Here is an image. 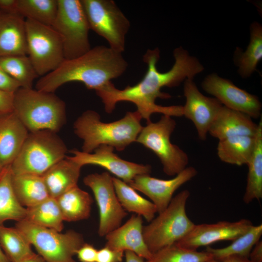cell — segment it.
<instances>
[{
    "label": "cell",
    "instance_id": "6da1fadb",
    "mask_svg": "<svg viewBox=\"0 0 262 262\" xmlns=\"http://www.w3.org/2000/svg\"><path fill=\"white\" fill-rule=\"evenodd\" d=\"M175 63L172 68L165 72H161L157 68L160 57L158 48L148 49L143 56L147 69L143 78L137 84L127 86L123 89L116 88L110 82L96 91L101 98L106 113H111L120 101H129L135 105L137 111L147 123L151 121L154 113H160L170 116H183L181 105L164 106L158 105L157 98L168 99L171 96L161 92L164 87H173L180 85L186 79H192L204 70V66L195 57L182 47L176 48L173 51Z\"/></svg>",
    "mask_w": 262,
    "mask_h": 262
},
{
    "label": "cell",
    "instance_id": "7a4b0ae2",
    "mask_svg": "<svg viewBox=\"0 0 262 262\" xmlns=\"http://www.w3.org/2000/svg\"><path fill=\"white\" fill-rule=\"evenodd\" d=\"M128 65L122 53L98 46L78 57L64 60L55 70L41 77L35 89L54 93L63 84L79 82L97 91L121 76Z\"/></svg>",
    "mask_w": 262,
    "mask_h": 262
},
{
    "label": "cell",
    "instance_id": "3957f363",
    "mask_svg": "<svg viewBox=\"0 0 262 262\" xmlns=\"http://www.w3.org/2000/svg\"><path fill=\"white\" fill-rule=\"evenodd\" d=\"M142 117L137 111L128 112L118 120L103 122L96 111H84L73 124L75 134L82 140V151L92 153L102 145L123 151L136 139L143 128Z\"/></svg>",
    "mask_w": 262,
    "mask_h": 262
},
{
    "label": "cell",
    "instance_id": "277c9868",
    "mask_svg": "<svg viewBox=\"0 0 262 262\" xmlns=\"http://www.w3.org/2000/svg\"><path fill=\"white\" fill-rule=\"evenodd\" d=\"M13 111L29 132L57 133L66 122L65 102L54 93L20 87L14 95Z\"/></svg>",
    "mask_w": 262,
    "mask_h": 262
},
{
    "label": "cell",
    "instance_id": "5b68a950",
    "mask_svg": "<svg viewBox=\"0 0 262 262\" xmlns=\"http://www.w3.org/2000/svg\"><path fill=\"white\" fill-rule=\"evenodd\" d=\"M190 195L184 190L172 199L167 208L143 227L145 243L153 254L182 239L195 224L188 217L186 205Z\"/></svg>",
    "mask_w": 262,
    "mask_h": 262
},
{
    "label": "cell",
    "instance_id": "8992f818",
    "mask_svg": "<svg viewBox=\"0 0 262 262\" xmlns=\"http://www.w3.org/2000/svg\"><path fill=\"white\" fill-rule=\"evenodd\" d=\"M67 151L66 144L56 132L49 130L29 132L11 164L12 173L42 176L66 158Z\"/></svg>",
    "mask_w": 262,
    "mask_h": 262
},
{
    "label": "cell",
    "instance_id": "52a82bcc",
    "mask_svg": "<svg viewBox=\"0 0 262 262\" xmlns=\"http://www.w3.org/2000/svg\"><path fill=\"white\" fill-rule=\"evenodd\" d=\"M46 262H76L74 256L85 243L82 234L74 230L65 233L25 220L16 227Z\"/></svg>",
    "mask_w": 262,
    "mask_h": 262
},
{
    "label": "cell",
    "instance_id": "ba28073f",
    "mask_svg": "<svg viewBox=\"0 0 262 262\" xmlns=\"http://www.w3.org/2000/svg\"><path fill=\"white\" fill-rule=\"evenodd\" d=\"M176 126V121L171 116L163 115L157 122L147 123L136 140L157 155L164 173L169 176L181 172L189 163L187 153L170 141Z\"/></svg>",
    "mask_w": 262,
    "mask_h": 262
},
{
    "label": "cell",
    "instance_id": "9c48e42d",
    "mask_svg": "<svg viewBox=\"0 0 262 262\" xmlns=\"http://www.w3.org/2000/svg\"><path fill=\"white\" fill-rule=\"evenodd\" d=\"M51 27L61 39L65 60L78 57L91 49L90 29L81 0H58Z\"/></svg>",
    "mask_w": 262,
    "mask_h": 262
},
{
    "label": "cell",
    "instance_id": "30bf717a",
    "mask_svg": "<svg viewBox=\"0 0 262 262\" xmlns=\"http://www.w3.org/2000/svg\"><path fill=\"white\" fill-rule=\"evenodd\" d=\"M90 30L104 38L109 48L123 53L130 27L128 18L113 0H81Z\"/></svg>",
    "mask_w": 262,
    "mask_h": 262
},
{
    "label": "cell",
    "instance_id": "8fae6325",
    "mask_svg": "<svg viewBox=\"0 0 262 262\" xmlns=\"http://www.w3.org/2000/svg\"><path fill=\"white\" fill-rule=\"evenodd\" d=\"M27 56L38 76L57 68L65 60L61 39L50 26L25 19Z\"/></svg>",
    "mask_w": 262,
    "mask_h": 262
},
{
    "label": "cell",
    "instance_id": "7c38bea8",
    "mask_svg": "<svg viewBox=\"0 0 262 262\" xmlns=\"http://www.w3.org/2000/svg\"><path fill=\"white\" fill-rule=\"evenodd\" d=\"M83 182L93 193L99 213L98 234L105 237L121 225L128 213L118 200L109 173L89 174Z\"/></svg>",
    "mask_w": 262,
    "mask_h": 262
},
{
    "label": "cell",
    "instance_id": "4fadbf2b",
    "mask_svg": "<svg viewBox=\"0 0 262 262\" xmlns=\"http://www.w3.org/2000/svg\"><path fill=\"white\" fill-rule=\"evenodd\" d=\"M201 86L229 109L245 113L252 118L261 116L262 105L258 97L237 87L229 80L212 73L206 77Z\"/></svg>",
    "mask_w": 262,
    "mask_h": 262
},
{
    "label": "cell",
    "instance_id": "5bb4252c",
    "mask_svg": "<svg viewBox=\"0 0 262 262\" xmlns=\"http://www.w3.org/2000/svg\"><path fill=\"white\" fill-rule=\"evenodd\" d=\"M114 150L113 147L107 145L100 146L89 153L72 149L70 152L73 155L68 157L82 166L88 164L102 167L128 184L138 175L150 174V165L123 160Z\"/></svg>",
    "mask_w": 262,
    "mask_h": 262
},
{
    "label": "cell",
    "instance_id": "9a60e30c",
    "mask_svg": "<svg viewBox=\"0 0 262 262\" xmlns=\"http://www.w3.org/2000/svg\"><path fill=\"white\" fill-rule=\"evenodd\" d=\"M183 93L185 103L182 106L183 115L193 123L199 139L205 140L212 124L223 105L216 98L203 95L192 79L184 81Z\"/></svg>",
    "mask_w": 262,
    "mask_h": 262
},
{
    "label": "cell",
    "instance_id": "2e32d148",
    "mask_svg": "<svg viewBox=\"0 0 262 262\" xmlns=\"http://www.w3.org/2000/svg\"><path fill=\"white\" fill-rule=\"evenodd\" d=\"M253 225L246 219L235 222L221 221L213 224L194 226L191 230L176 244L191 249L209 246L219 241H233L246 232Z\"/></svg>",
    "mask_w": 262,
    "mask_h": 262
},
{
    "label": "cell",
    "instance_id": "e0dca14e",
    "mask_svg": "<svg viewBox=\"0 0 262 262\" xmlns=\"http://www.w3.org/2000/svg\"><path fill=\"white\" fill-rule=\"evenodd\" d=\"M197 174L196 169L188 166L172 179L163 180L150 174L135 177L128 184L147 196L155 205L157 213L164 210L169 204L175 191Z\"/></svg>",
    "mask_w": 262,
    "mask_h": 262
},
{
    "label": "cell",
    "instance_id": "ac0fdd59",
    "mask_svg": "<svg viewBox=\"0 0 262 262\" xmlns=\"http://www.w3.org/2000/svg\"><path fill=\"white\" fill-rule=\"evenodd\" d=\"M142 217L132 214L123 224L105 236V246L122 251H130L147 261L152 254L147 248L143 234Z\"/></svg>",
    "mask_w": 262,
    "mask_h": 262
},
{
    "label": "cell",
    "instance_id": "d6986e66",
    "mask_svg": "<svg viewBox=\"0 0 262 262\" xmlns=\"http://www.w3.org/2000/svg\"><path fill=\"white\" fill-rule=\"evenodd\" d=\"M27 55L25 18L0 10V56Z\"/></svg>",
    "mask_w": 262,
    "mask_h": 262
},
{
    "label": "cell",
    "instance_id": "ffe728a7",
    "mask_svg": "<svg viewBox=\"0 0 262 262\" xmlns=\"http://www.w3.org/2000/svg\"><path fill=\"white\" fill-rule=\"evenodd\" d=\"M29 131L13 111L0 114V164H11Z\"/></svg>",
    "mask_w": 262,
    "mask_h": 262
},
{
    "label": "cell",
    "instance_id": "44dd1931",
    "mask_svg": "<svg viewBox=\"0 0 262 262\" xmlns=\"http://www.w3.org/2000/svg\"><path fill=\"white\" fill-rule=\"evenodd\" d=\"M252 119L245 113L223 106L208 133L219 141L236 136L254 137L258 124Z\"/></svg>",
    "mask_w": 262,
    "mask_h": 262
},
{
    "label": "cell",
    "instance_id": "7402d4cb",
    "mask_svg": "<svg viewBox=\"0 0 262 262\" xmlns=\"http://www.w3.org/2000/svg\"><path fill=\"white\" fill-rule=\"evenodd\" d=\"M82 167L66 156L49 168L42 176L50 196L56 198L78 185Z\"/></svg>",
    "mask_w": 262,
    "mask_h": 262
},
{
    "label": "cell",
    "instance_id": "603a6c76",
    "mask_svg": "<svg viewBox=\"0 0 262 262\" xmlns=\"http://www.w3.org/2000/svg\"><path fill=\"white\" fill-rule=\"evenodd\" d=\"M12 183L17 199L26 208L36 205L50 197L42 176L12 174Z\"/></svg>",
    "mask_w": 262,
    "mask_h": 262
},
{
    "label": "cell",
    "instance_id": "cb8c5ba5",
    "mask_svg": "<svg viewBox=\"0 0 262 262\" xmlns=\"http://www.w3.org/2000/svg\"><path fill=\"white\" fill-rule=\"evenodd\" d=\"M56 199L64 221L76 222L89 217L93 199L88 193L78 185Z\"/></svg>",
    "mask_w": 262,
    "mask_h": 262
},
{
    "label": "cell",
    "instance_id": "d4e9b609",
    "mask_svg": "<svg viewBox=\"0 0 262 262\" xmlns=\"http://www.w3.org/2000/svg\"><path fill=\"white\" fill-rule=\"evenodd\" d=\"M11 164L0 171V225L8 220L19 222L25 219L26 208L17 199L12 183Z\"/></svg>",
    "mask_w": 262,
    "mask_h": 262
},
{
    "label": "cell",
    "instance_id": "484cf974",
    "mask_svg": "<svg viewBox=\"0 0 262 262\" xmlns=\"http://www.w3.org/2000/svg\"><path fill=\"white\" fill-rule=\"evenodd\" d=\"M250 38L245 52L236 48L234 53V62L238 67V72L242 78L250 76L256 70L258 63L262 58V26L254 22L250 27Z\"/></svg>",
    "mask_w": 262,
    "mask_h": 262
},
{
    "label": "cell",
    "instance_id": "4316f807",
    "mask_svg": "<svg viewBox=\"0 0 262 262\" xmlns=\"http://www.w3.org/2000/svg\"><path fill=\"white\" fill-rule=\"evenodd\" d=\"M115 191L118 200L127 212L135 213L150 222L157 213L155 205L140 195L129 184L116 177H113Z\"/></svg>",
    "mask_w": 262,
    "mask_h": 262
},
{
    "label": "cell",
    "instance_id": "83f0119b",
    "mask_svg": "<svg viewBox=\"0 0 262 262\" xmlns=\"http://www.w3.org/2000/svg\"><path fill=\"white\" fill-rule=\"evenodd\" d=\"M255 136H236L219 141L217 147L219 158L231 164H247L254 151Z\"/></svg>",
    "mask_w": 262,
    "mask_h": 262
},
{
    "label": "cell",
    "instance_id": "f1b7e54d",
    "mask_svg": "<svg viewBox=\"0 0 262 262\" xmlns=\"http://www.w3.org/2000/svg\"><path fill=\"white\" fill-rule=\"evenodd\" d=\"M255 144L248 163L247 183L243 201L249 204L262 198V119L258 123Z\"/></svg>",
    "mask_w": 262,
    "mask_h": 262
},
{
    "label": "cell",
    "instance_id": "f546056e",
    "mask_svg": "<svg viewBox=\"0 0 262 262\" xmlns=\"http://www.w3.org/2000/svg\"><path fill=\"white\" fill-rule=\"evenodd\" d=\"M0 246L10 262H22L35 254L25 236L16 227L0 225Z\"/></svg>",
    "mask_w": 262,
    "mask_h": 262
},
{
    "label": "cell",
    "instance_id": "4dcf8cb0",
    "mask_svg": "<svg viewBox=\"0 0 262 262\" xmlns=\"http://www.w3.org/2000/svg\"><path fill=\"white\" fill-rule=\"evenodd\" d=\"M23 220L61 232L64 228V220L61 210L56 199L51 197L27 208Z\"/></svg>",
    "mask_w": 262,
    "mask_h": 262
},
{
    "label": "cell",
    "instance_id": "1f68e13d",
    "mask_svg": "<svg viewBox=\"0 0 262 262\" xmlns=\"http://www.w3.org/2000/svg\"><path fill=\"white\" fill-rule=\"evenodd\" d=\"M262 235V224L252 225L245 233L232 241L228 246L222 248L207 246L205 251L210 253L213 259L221 260L231 256L249 258L250 253L255 245L260 241Z\"/></svg>",
    "mask_w": 262,
    "mask_h": 262
},
{
    "label": "cell",
    "instance_id": "d6a6232c",
    "mask_svg": "<svg viewBox=\"0 0 262 262\" xmlns=\"http://www.w3.org/2000/svg\"><path fill=\"white\" fill-rule=\"evenodd\" d=\"M0 68L22 88H32L33 81L38 77L27 55L0 56Z\"/></svg>",
    "mask_w": 262,
    "mask_h": 262
},
{
    "label": "cell",
    "instance_id": "836d02e7",
    "mask_svg": "<svg viewBox=\"0 0 262 262\" xmlns=\"http://www.w3.org/2000/svg\"><path fill=\"white\" fill-rule=\"evenodd\" d=\"M58 0H17L16 11L25 19L51 26L56 18Z\"/></svg>",
    "mask_w": 262,
    "mask_h": 262
},
{
    "label": "cell",
    "instance_id": "e575fe53",
    "mask_svg": "<svg viewBox=\"0 0 262 262\" xmlns=\"http://www.w3.org/2000/svg\"><path fill=\"white\" fill-rule=\"evenodd\" d=\"M212 259V255L205 250L198 251L175 244L153 254L146 262H207Z\"/></svg>",
    "mask_w": 262,
    "mask_h": 262
},
{
    "label": "cell",
    "instance_id": "d590c367",
    "mask_svg": "<svg viewBox=\"0 0 262 262\" xmlns=\"http://www.w3.org/2000/svg\"><path fill=\"white\" fill-rule=\"evenodd\" d=\"M124 252L105 246L98 250L96 262H122Z\"/></svg>",
    "mask_w": 262,
    "mask_h": 262
},
{
    "label": "cell",
    "instance_id": "8d00e7d4",
    "mask_svg": "<svg viewBox=\"0 0 262 262\" xmlns=\"http://www.w3.org/2000/svg\"><path fill=\"white\" fill-rule=\"evenodd\" d=\"M98 250L92 245L84 243L76 255L80 262H96Z\"/></svg>",
    "mask_w": 262,
    "mask_h": 262
},
{
    "label": "cell",
    "instance_id": "74e56055",
    "mask_svg": "<svg viewBox=\"0 0 262 262\" xmlns=\"http://www.w3.org/2000/svg\"><path fill=\"white\" fill-rule=\"evenodd\" d=\"M21 87L19 83L0 68V90L15 93Z\"/></svg>",
    "mask_w": 262,
    "mask_h": 262
},
{
    "label": "cell",
    "instance_id": "f35d334b",
    "mask_svg": "<svg viewBox=\"0 0 262 262\" xmlns=\"http://www.w3.org/2000/svg\"><path fill=\"white\" fill-rule=\"evenodd\" d=\"M14 95L0 90V114L13 111Z\"/></svg>",
    "mask_w": 262,
    "mask_h": 262
},
{
    "label": "cell",
    "instance_id": "ab89813d",
    "mask_svg": "<svg viewBox=\"0 0 262 262\" xmlns=\"http://www.w3.org/2000/svg\"><path fill=\"white\" fill-rule=\"evenodd\" d=\"M249 259L252 262H262V241H259L252 249Z\"/></svg>",
    "mask_w": 262,
    "mask_h": 262
},
{
    "label": "cell",
    "instance_id": "60d3db41",
    "mask_svg": "<svg viewBox=\"0 0 262 262\" xmlns=\"http://www.w3.org/2000/svg\"><path fill=\"white\" fill-rule=\"evenodd\" d=\"M17 0H0V10L8 12L16 11Z\"/></svg>",
    "mask_w": 262,
    "mask_h": 262
},
{
    "label": "cell",
    "instance_id": "b9f144b4",
    "mask_svg": "<svg viewBox=\"0 0 262 262\" xmlns=\"http://www.w3.org/2000/svg\"><path fill=\"white\" fill-rule=\"evenodd\" d=\"M207 262H252L249 258L238 256H231L221 260L211 259Z\"/></svg>",
    "mask_w": 262,
    "mask_h": 262
},
{
    "label": "cell",
    "instance_id": "7bdbcfd3",
    "mask_svg": "<svg viewBox=\"0 0 262 262\" xmlns=\"http://www.w3.org/2000/svg\"><path fill=\"white\" fill-rule=\"evenodd\" d=\"M124 257L125 262H146L143 258L130 251H125Z\"/></svg>",
    "mask_w": 262,
    "mask_h": 262
},
{
    "label": "cell",
    "instance_id": "ee69618b",
    "mask_svg": "<svg viewBox=\"0 0 262 262\" xmlns=\"http://www.w3.org/2000/svg\"><path fill=\"white\" fill-rule=\"evenodd\" d=\"M22 262H46V261L39 254L35 253Z\"/></svg>",
    "mask_w": 262,
    "mask_h": 262
},
{
    "label": "cell",
    "instance_id": "f6af8a7d",
    "mask_svg": "<svg viewBox=\"0 0 262 262\" xmlns=\"http://www.w3.org/2000/svg\"><path fill=\"white\" fill-rule=\"evenodd\" d=\"M0 262H10L5 254L4 253L3 250H2L0 246Z\"/></svg>",
    "mask_w": 262,
    "mask_h": 262
},
{
    "label": "cell",
    "instance_id": "bcb514c9",
    "mask_svg": "<svg viewBox=\"0 0 262 262\" xmlns=\"http://www.w3.org/2000/svg\"><path fill=\"white\" fill-rule=\"evenodd\" d=\"M3 166H2L0 164V171L1 170V169L2 168Z\"/></svg>",
    "mask_w": 262,
    "mask_h": 262
}]
</instances>
